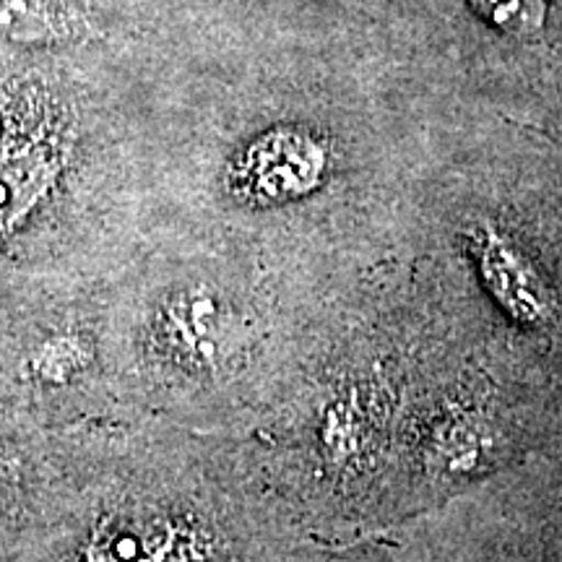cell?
<instances>
[{"label": "cell", "instance_id": "6da1fadb", "mask_svg": "<svg viewBox=\"0 0 562 562\" xmlns=\"http://www.w3.org/2000/svg\"><path fill=\"white\" fill-rule=\"evenodd\" d=\"M66 58L0 53V252L55 206L83 165V112Z\"/></svg>", "mask_w": 562, "mask_h": 562}, {"label": "cell", "instance_id": "7a4b0ae2", "mask_svg": "<svg viewBox=\"0 0 562 562\" xmlns=\"http://www.w3.org/2000/svg\"><path fill=\"white\" fill-rule=\"evenodd\" d=\"M102 34L91 0H0V53L68 58Z\"/></svg>", "mask_w": 562, "mask_h": 562}, {"label": "cell", "instance_id": "3957f363", "mask_svg": "<svg viewBox=\"0 0 562 562\" xmlns=\"http://www.w3.org/2000/svg\"><path fill=\"white\" fill-rule=\"evenodd\" d=\"M472 248L480 261L484 284L492 297L524 326H547L554 321L558 302L542 273L529 261V256L503 235L495 224L484 222L474 229Z\"/></svg>", "mask_w": 562, "mask_h": 562}, {"label": "cell", "instance_id": "277c9868", "mask_svg": "<svg viewBox=\"0 0 562 562\" xmlns=\"http://www.w3.org/2000/svg\"><path fill=\"white\" fill-rule=\"evenodd\" d=\"M159 344L175 362L193 370L220 364L232 336V315L209 286H186L161 305Z\"/></svg>", "mask_w": 562, "mask_h": 562}, {"label": "cell", "instance_id": "5b68a950", "mask_svg": "<svg viewBox=\"0 0 562 562\" xmlns=\"http://www.w3.org/2000/svg\"><path fill=\"white\" fill-rule=\"evenodd\" d=\"M490 419L480 409H453L432 430L430 461L440 474L456 476L474 472L490 459Z\"/></svg>", "mask_w": 562, "mask_h": 562}, {"label": "cell", "instance_id": "8992f818", "mask_svg": "<svg viewBox=\"0 0 562 562\" xmlns=\"http://www.w3.org/2000/svg\"><path fill=\"white\" fill-rule=\"evenodd\" d=\"M94 347L89 336L74 326L50 328L24 355V370L42 385H66L89 368Z\"/></svg>", "mask_w": 562, "mask_h": 562}, {"label": "cell", "instance_id": "52a82bcc", "mask_svg": "<svg viewBox=\"0 0 562 562\" xmlns=\"http://www.w3.org/2000/svg\"><path fill=\"white\" fill-rule=\"evenodd\" d=\"M321 453L334 469H349L364 456L370 438V419L360 393H339L323 409Z\"/></svg>", "mask_w": 562, "mask_h": 562}, {"label": "cell", "instance_id": "ba28073f", "mask_svg": "<svg viewBox=\"0 0 562 562\" xmlns=\"http://www.w3.org/2000/svg\"><path fill=\"white\" fill-rule=\"evenodd\" d=\"M482 11H487L492 21L503 24L505 30L531 32L542 24L544 0H480Z\"/></svg>", "mask_w": 562, "mask_h": 562}]
</instances>
